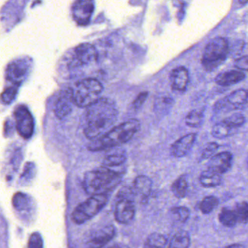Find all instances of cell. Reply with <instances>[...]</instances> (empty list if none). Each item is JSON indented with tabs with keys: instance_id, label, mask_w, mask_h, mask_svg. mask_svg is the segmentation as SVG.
<instances>
[{
	"instance_id": "cell-19",
	"label": "cell",
	"mask_w": 248,
	"mask_h": 248,
	"mask_svg": "<svg viewBox=\"0 0 248 248\" xmlns=\"http://www.w3.org/2000/svg\"><path fill=\"white\" fill-rule=\"evenodd\" d=\"M199 182L201 186L204 188L217 187L222 183V175L207 169L201 173L199 177Z\"/></svg>"
},
{
	"instance_id": "cell-38",
	"label": "cell",
	"mask_w": 248,
	"mask_h": 248,
	"mask_svg": "<svg viewBox=\"0 0 248 248\" xmlns=\"http://www.w3.org/2000/svg\"><path fill=\"white\" fill-rule=\"evenodd\" d=\"M109 248H127L124 247L123 246H121V245H115V246H112V247Z\"/></svg>"
},
{
	"instance_id": "cell-2",
	"label": "cell",
	"mask_w": 248,
	"mask_h": 248,
	"mask_svg": "<svg viewBox=\"0 0 248 248\" xmlns=\"http://www.w3.org/2000/svg\"><path fill=\"white\" fill-rule=\"evenodd\" d=\"M122 174L109 167H99L87 172L84 175L83 186L88 195H106L119 186L122 182Z\"/></svg>"
},
{
	"instance_id": "cell-8",
	"label": "cell",
	"mask_w": 248,
	"mask_h": 248,
	"mask_svg": "<svg viewBox=\"0 0 248 248\" xmlns=\"http://www.w3.org/2000/svg\"><path fill=\"white\" fill-rule=\"evenodd\" d=\"M248 103V90L239 89L230 93L227 97L219 100L216 104L217 112H229L230 110H239L243 109Z\"/></svg>"
},
{
	"instance_id": "cell-12",
	"label": "cell",
	"mask_w": 248,
	"mask_h": 248,
	"mask_svg": "<svg viewBox=\"0 0 248 248\" xmlns=\"http://www.w3.org/2000/svg\"><path fill=\"white\" fill-rule=\"evenodd\" d=\"M232 154L230 151H223L215 154L212 158L210 159L208 169L223 175L230 171L232 166Z\"/></svg>"
},
{
	"instance_id": "cell-39",
	"label": "cell",
	"mask_w": 248,
	"mask_h": 248,
	"mask_svg": "<svg viewBox=\"0 0 248 248\" xmlns=\"http://www.w3.org/2000/svg\"></svg>"
},
{
	"instance_id": "cell-33",
	"label": "cell",
	"mask_w": 248,
	"mask_h": 248,
	"mask_svg": "<svg viewBox=\"0 0 248 248\" xmlns=\"http://www.w3.org/2000/svg\"><path fill=\"white\" fill-rule=\"evenodd\" d=\"M17 90L15 87H8L1 95V100L4 103H10L14 100Z\"/></svg>"
},
{
	"instance_id": "cell-22",
	"label": "cell",
	"mask_w": 248,
	"mask_h": 248,
	"mask_svg": "<svg viewBox=\"0 0 248 248\" xmlns=\"http://www.w3.org/2000/svg\"><path fill=\"white\" fill-rule=\"evenodd\" d=\"M190 245V236L188 232L179 231L171 237L168 248H189Z\"/></svg>"
},
{
	"instance_id": "cell-27",
	"label": "cell",
	"mask_w": 248,
	"mask_h": 248,
	"mask_svg": "<svg viewBox=\"0 0 248 248\" xmlns=\"http://www.w3.org/2000/svg\"><path fill=\"white\" fill-rule=\"evenodd\" d=\"M126 160V156L124 153H113L108 154L103 160L105 167H116L122 165Z\"/></svg>"
},
{
	"instance_id": "cell-25",
	"label": "cell",
	"mask_w": 248,
	"mask_h": 248,
	"mask_svg": "<svg viewBox=\"0 0 248 248\" xmlns=\"http://www.w3.org/2000/svg\"><path fill=\"white\" fill-rule=\"evenodd\" d=\"M219 205V199L215 196H207L202 199L199 205L200 211L202 214H211Z\"/></svg>"
},
{
	"instance_id": "cell-15",
	"label": "cell",
	"mask_w": 248,
	"mask_h": 248,
	"mask_svg": "<svg viewBox=\"0 0 248 248\" xmlns=\"http://www.w3.org/2000/svg\"><path fill=\"white\" fill-rule=\"evenodd\" d=\"M196 138V133H189L179 138L171 146L170 153L172 155L177 158L186 156L193 147Z\"/></svg>"
},
{
	"instance_id": "cell-20",
	"label": "cell",
	"mask_w": 248,
	"mask_h": 248,
	"mask_svg": "<svg viewBox=\"0 0 248 248\" xmlns=\"http://www.w3.org/2000/svg\"><path fill=\"white\" fill-rule=\"evenodd\" d=\"M27 67L23 61H16L11 63L7 68V77L12 81H18L26 74Z\"/></svg>"
},
{
	"instance_id": "cell-21",
	"label": "cell",
	"mask_w": 248,
	"mask_h": 248,
	"mask_svg": "<svg viewBox=\"0 0 248 248\" xmlns=\"http://www.w3.org/2000/svg\"><path fill=\"white\" fill-rule=\"evenodd\" d=\"M218 221L224 227L232 228L238 224L237 215L232 208L224 207L218 214Z\"/></svg>"
},
{
	"instance_id": "cell-35",
	"label": "cell",
	"mask_w": 248,
	"mask_h": 248,
	"mask_svg": "<svg viewBox=\"0 0 248 248\" xmlns=\"http://www.w3.org/2000/svg\"><path fill=\"white\" fill-rule=\"evenodd\" d=\"M234 67L239 71H248V55L240 57L234 61Z\"/></svg>"
},
{
	"instance_id": "cell-9",
	"label": "cell",
	"mask_w": 248,
	"mask_h": 248,
	"mask_svg": "<svg viewBox=\"0 0 248 248\" xmlns=\"http://www.w3.org/2000/svg\"><path fill=\"white\" fill-rule=\"evenodd\" d=\"M15 117L18 133L24 138L31 137L34 128L33 116L25 106H19L15 111Z\"/></svg>"
},
{
	"instance_id": "cell-11",
	"label": "cell",
	"mask_w": 248,
	"mask_h": 248,
	"mask_svg": "<svg viewBox=\"0 0 248 248\" xmlns=\"http://www.w3.org/2000/svg\"><path fill=\"white\" fill-rule=\"evenodd\" d=\"M98 58V52L94 45L90 43H81L74 50V64L88 65L95 62Z\"/></svg>"
},
{
	"instance_id": "cell-10",
	"label": "cell",
	"mask_w": 248,
	"mask_h": 248,
	"mask_svg": "<svg viewBox=\"0 0 248 248\" xmlns=\"http://www.w3.org/2000/svg\"><path fill=\"white\" fill-rule=\"evenodd\" d=\"M94 10V1L89 0L76 1L73 5V17L78 25L85 26L90 23Z\"/></svg>"
},
{
	"instance_id": "cell-6",
	"label": "cell",
	"mask_w": 248,
	"mask_h": 248,
	"mask_svg": "<svg viewBox=\"0 0 248 248\" xmlns=\"http://www.w3.org/2000/svg\"><path fill=\"white\" fill-rule=\"evenodd\" d=\"M108 197L106 195H93L85 202L78 205L73 212L72 221L81 225L95 216L107 204Z\"/></svg>"
},
{
	"instance_id": "cell-32",
	"label": "cell",
	"mask_w": 248,
	"mask_h": 248,
	"mask_svg": "<svg viewBox=\"0 0 248 248\" xmlns=\"http://www.w3.org/2000/svg\"><path fill=\"white\" fill-rule=\"evenodd\" d=\"M219 148V145L217 143L211 142L209 143L208 145L204 149L201 155L202 160H208V159L212 158L215 155L217 150Z\"/></svg>"
},
{
	"instance_id": "cell-14",
	"label": "cell",
	"mask_w": 248,
	"mask_h": 248,
	"mask_svg": "<svg viewBox=\"0 0 248 248\" xmlns=\"http://www.w3.org/2000/svg\"><path fill=\"white\" fill-rule=\"evenodd\" d=\"M74 100L72 98V90L64 91L60 95L55 105V114L60 119H64L71 113L73 110Z\"/></svg>"
},
{
	"instance_id": "cell-13",
	"label": "cell",
	"mask_w": 248,
	"mask_h": 248,
	"mask_svg": "<svg viewBox=\"0 0 248 248\" xmlns=\"http://www.w3.org/2000/svg\"><path fill=\"white\" fill-rule=\"evenodd\" d=\"M115 228L108 226L95 231L86 243L85 248H102L108 244L115 236Z\"/></svg>"
},
{
	"instance_id": "cell-29",
	"label": "cell",
	"mask_w": 248,
	"mask_h": 248,
	"mask_svg": "<svg viewBox=\"0 0 248 248\" xmlns=\"http://www.w3.org/2000/svg\"><path fill=\"white\" fill-rule=\"evenodd\" d=\"M203 121V113L202 111L192 110L186 115L185 122L190 128H198Z\"/></svg>"
},
{
	"instance_id": "cell-4",
	"label": "cell",
	"mask_w": 248,
	"mask_h": 248,
	"mask_svg": "<svg viewBox=\"0 0 248 248\" xmlns=\"http://www.w3.org/2000/svg\"><path fill=\"white\" fill-rule=\"evenodd\" d=\"M103 86L95 79L87 78L78 82L72 90L74 103L80 108L90 107L100 99Z\"/></svg>"
},
{
	"instance_id": "cell-24",
	"label": "cell",
	"mask_w": 248,
	"mask_h": 248,
	"mask_svg": "<svg viewBox=\"0 0 248 248\" xmlns=\"http://www.w3.org/2000/svg\"><path fill=\"white\" fill-rule=\"evenodd\" d=\"M167 239L160 233H153L148 236L143 248H166Z\"/></svg>"
},
{
	"instance_id": "cell-30",
	"label": "cell",
	"mask_w": 248,
	"mask_h": 248,
	"mask_svg": "<svg viewBox=\"0 0 248 248\" xmlns=\"http://www.w3.org/2000/svg\"><path fill=\"white\" fill-rule=\"evenodd\" d=\"M224 123L227 124L232 129L240 128L246 122V117L244 115L240 113H235L223 120Z\"/></svg>"
},
{
	"instance_id": "cell-31",
	"label": "cell",
	"mask_w": 248,
	"mask_h": 248,
	"mask_svg": "<svg viewBox=\"0 0 248 248\" xmlns=\"http://www.w3.org/2000/svg\"><path fill=\"white\" fill-rule=\"evenodd\" d=\"M170 211L176 219L182 223L186 222L190 215V211L186 207H174Z\"/></svg>"
},
{
	"instance_id": "cell-34",
	"label": "cell",
	"mask_w": 248,
	"mask_h": 248,
	"mask_svg": "<svg viewBox=\"0 0 248 248\" xmlns=\"http://www.w3.org/2000/svg\"><path fill=\"white\" fill-rule=\"evenodd\" d=\"M29 248H43L42 237L38 233H33L29 242Z\"/></svg>"
},
{
	"instance_id": "cell-1",
	"label": "cell",
	"mask_w": 248,
	"mask_h": 248,
	"mask_svg": "<svg viewBox=\"0 0 248 248\" xmlns=\"http://www.w3.org/2000/svg\"><path fill=\"white\" fill-rule=\"evenodd\" d=\"M117 107L113 100L100 98L94 104L88 107L86 116V137L97 140L111 131L118 119Z\"/></svg>"
},
{
	"instance_id": "cell-36",
	"label": "cell",
	"mask_w": 248,
	"mask_h": 248,
	"mask_svg": "<svg viewBox=\"0 0 248 248\" xmlns=\"http://www.w3.org/2000/svg\"><path fill=\"white\" fill-rule=\"evenodd\" d=\"M147 96H148V93L147 92H142V93H140L138 96H137V99L133 102V107L135 109H140L144 104Z\"/></svg>"
},
{
	"instance_id": "cell-7",
	"label": "cell",
	"mask_w": 248,
	"mask_h": 248,
	"mask_svg": "<svg viewBox=\"0 0 248 248\" xmlns=\"http://www.w3.org/2000/svg\"><path fill=\"white\" fill-rule=\"evenodd\" d=\"M135 196L133 189L124 187L118 193V199L115 207V218L120 224H126L131 222L135 215Z\"/></svg>"
},
{
	"instance_id": "cell-3",
	"label": "cell",
	"mask_w": 248,
	"mask_h": 248,
	"mask_svg": "<svg viewBox=\"0 0 248 248\" xmlns=\"http://www.w3.org/2000/svg\"><path fill=\"white\" fill-rule=\"evenodd\" d=\"M140 121L131 119L113 128L106 135L94 140L89 146V150L99 151L113 148L128 142L140 129Z\"/></svg>"
},
{
	"instance_id": "cell-18",
	"label": "cell",
	"mask_w": 248,
	"mask_h": 248,
	"mask_svg": "<svg viewBox=\"0 0 248 248\" xmlns=\"http://www.w3.org/2000/svg\"><path fill=\"white\" fill-rule=\"evenodd\" d=\"M153 188V182L150 178L145 176H140L136 178L134 183V191L135 195H138L141 200L146 201L150 196Z\"/></svg>"
},
{
	"instance_id": "cell-26",
	"label": "cell",
	"mask_w": 248,
	"mask_h": 248,
	"mask_svg": "<svg viewBox=\"0 0 248 248\" xmlns=\"http://www.w3.org/2000/svg\"><path fill=\"white\" fill-rule=\"evenodd\" d=\"M232 130L223 121L216 124L211 130L213 136L218 139L227 138L232 133Z\"/></svg>"
},
{
	"instance_id": "cell-17",
	"label": "cell",
	"mask_w": 248,
	"mask_h": 248,
	"mask_svg": "<svg viewBox=\"0 0 248 248\" xmlns=\"http://www.w3.org/2000/svg\"><path fill=\"white\" fill-rule=\"evenodd\" d=\"M246 78V74L239 70H230L218 74L215 79L216 83L223 87H228L240 83Z\"/></svg>"
},
{
	"instance_id": "cell-16",
	"label": "cell",
	"mask_w": 248,
	"mask_h": 248,
	"mask_svg": "<svg viewBox=\"0 0 248 248\" xmlns=\"http://www.w3.org/2000/svg\"><path fill=\"white\" fill-rule=\"evenodd\" d=\"M170 84L176 91L186 90L189 83V72L185 67L179 66L174 68L170 74Z\"/></svg>"
},
{
	"instance_id": "cell-28",
	"label": "cell",
	"mask_w": 248,
	"mask_h": 248,
	"mask_svg": "<svg viewBox=\"0 0 248 248\" xmlns=\"http://www.w3.org/2000/svg\"><path fill=\"white\" fill-rule=\"evenodd\" d=\"M234 209L237 215L238 224H246L248 223V202L242 201L234 205Z\"/></svg>"
},
{
	"instance_id": "cell-5",
	"label": "cell",
	"mask_w": 248,
	"mask_h": 248,
	"mask_svg": "<svg viewBox=\"0 0 248 248\" xmlns=\"http://www.w3.org/2000/svg\"><path fill=\"white\" fill-rule=\"evenodd\" d=\"M230 47L226 38H214L208 42L204 50L202 65L207 71H212L218 68L227 59L230 53Z\"/></svg>"
},
{
	"instance_id": "cell-23",
	"label": "cell",
	"mask_w": 248,
	"mask_h": 248,
	"mask_svg": "<svg viewBox=\"0 0 248 248\" xmlns=\"http://www.w3.org/2000/svg\"><path fill=\"white\" fill-rule=\"evenodd\" d=\"M188 182L186 176H181L178 178L171 186V192L176 198L183 199L188 192Z\"/></svg>"
},
{
	"instance_id": "cell-37",
	"label": "cell",
	"mask_w": 248,
	"mask_h": 248,
	"mask_svg": "<svg viewBox=\"0 0 248 248\" xmlns=\"http://www.w3.org/2000/svg\"><path fill=\"white\" fill-rule=\"evenodd\" d=\"M224 248H246L244 246L240 243H234V244L230 245V246H226Z\"/></svg>"
}]
</instances>
